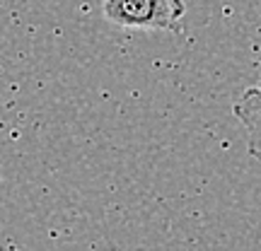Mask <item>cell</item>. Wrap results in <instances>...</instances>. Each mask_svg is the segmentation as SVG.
Returning a JSON list of instances; mask_svg holds the SVG:
<instances>
[{
  "mask_svg": "<svg viewBox=\"0 0 261 251\" xmlns=\"http://www.w3.org/2000/svg\"><path fill=\"white\" fill-rule=\"evenodd\" d=\"M102 12L121 29L179 32L187 5L184 0H102Z\"/></svg>",
  "mask_w": 261,
  "mask_h": 251,
  "instance_id": "1",
  "label": "cell"
},
{
  "mask_svg": "<svg viewBox=\"0 0 261 251\" xmlns=\"http://www.w3.org/2000/svg\"><path fill=\"white\" fill-rule=\"evenodd\" d=\"M232 111L244 128L249 155L261 159V80L247 87L232 104Z\"/></svg>",
  "mask_w": 261,
  "mask_h": 251,
  "instance_id": "2",
  "label": "cell"
}]
</instances>
